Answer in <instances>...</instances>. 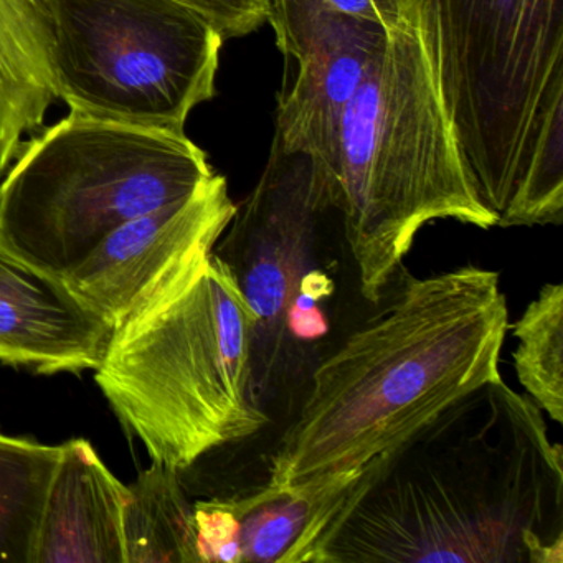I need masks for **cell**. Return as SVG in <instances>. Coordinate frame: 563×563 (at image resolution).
Instances as JSON below:
<instances>
[{"label":"cell","mask_w":563,"mask_h":563,"mask_svg":"<svg viewBox=\"0 0 563 563\" xmlns=\"http://www.w3.org/2000/svg\"><path fill=\"white\" fill-rule=\"evenodd\" d=\"M563 563V456L503 378L358 471L314 563Z\"/></svg>","instance_id":"6da1fadb"},{"label":"cell","mask_w":563,"mask_h":563,"mask_svg":"<svg viewBox=\"0 0 563 563\" xmlns=\"http://www.w3.org/2000/svg\"><path fill=\"white\" fill-rule=\"evenodd\" d=\"M509 329L496 272L466 265L408 278L394 301L312 372L279 438L272 486L361 470L466 391L500 378Z\"/></svg>","instance_id":"7a4b0ae2"},{"label":"cell","mask_w":563,"mask_h":563,"mask_svg":"<svg viewBox=\"0 0 563 563\" xmlns=\"http://www.w3.org/2000/svg\"><path fill=\"white\" fill-rule=\"evenodd\" d=\"M405 4L407 18L342 114L331 159L316 163L371 302L384 298L427 223L497 227L444 101L430 22L413 0Z\"/></svg>","instance_id":"3957f363"},{"label":"cell","mask_w":563,"mask_h":563,"mask_svg":"<svg viewBox=\"0 0 563 563\" xmlns=\"http://www.w3.org/2000/svg\"><path fill=\"white\" fill-rule=\"evenodd\" d=\"M252 345V311L212 253L113 329L95 380L151 461L180 471L268 423Z\"/></svg>","instance_id":"277c9868"},{"label":"cell","mask_w":563,"mask_h":563,"mask_svg":"<svg viewBox=\"0 0 563 563\" xmlns=\"http://www.w3.org/2000/svg\"><path fill=\"white\" fill-rule=\"evenodd\" d=\"M216 174L186 133L70 113L24 143L0 183V246L67 279L118 227Z\"/></svg>","instance_id":"5b68a950"},{"label":"cell","mask_w":563,"mask_h":563,"mask_svg":"<svg viewBox=\"0 0 563 563\" xmlns=\"http://www.w3.org/2000/svg\"><path fill=\"white\" fill-rule=\"evenodd\" d=\"M481 199L503 216L542 124L563 108V0H413Z\"/></svg>","instance_id":"8992f818"},{"label":"cell","mask_w":563,"mask_h":563,"mask_svg":"<svg viewBox=\"0 0 563 563\" xmlns=\"http://www.w3.org/2000/svg\"><path fill=\"white\" fill-rule=\"evenodd\" d=\"M58 98L70 113L186 133L216 97L223 37L173 0H47Z\"/></svg>","instance_id":"52a82bcc"},{"label":"cell","mask_w":563,"mask_h":563,"mask_svg":"<svg viewBox=\"0 0 563 563\" xmlns=\"http://www.w3.org/2000/svg\"><path fill=\"white\" fill-rule=\"evenodd\" d=\"M338 212L324 174L305 153L272 143L262 177L236 207L213 255L232 273L253 316L258 398L278 382L289 349L286 314L312 269L319 227Z\"/></svg>","instance_id":"ba28073f"},{"label":"cell","mask_w":563,"mask_h":563,"mask_svg":"<svg viewBox=\"0 0 563 563\" xmlns=\"http://www.w3.org/2000/svg\"><path fill=\"white\" fill-rule=\"evenodd\" d=\"M225 177L111 232L67 283L111 328L196 272L235 216Z\"/></svg>","instance_id":"9c48e42d"},{"label":"cell","mask_w":563,"mask_h":563,"mask_svg":"<svg viewBox=\"0 0 563 563\" xmlns=\"http://www.w3.org/2000/svg\"><path fill=\"white\" fill-rule=\"evenodd\" d=\"M390 32L354 18L329 19L285 65L273 141L325 166L342 114L384 57Z\"/></svg>","instance_id":"30bf717a"},{"label":"cell","mask_w":563,"mask_h":563,"mask_svg":"<svg viewBox=\"0 0 563 563\" xmlns=\"http://www.w3.org/2000/svg\"><path fill=\"white\" fill-rule=\"evenodd\" d=\"M111 335L67 279L0 246V362L45 375L97 371Z\"/></svg>","instance_id":"8fae6325"},{"label":"cell","mask_w":563,"mask_h":563,"mask_svg":"<svg viewBox=\"0 0 563 563\" xmlns=\"http://www.w3.org/2000/svg\"><path fill=\"white\" fill-rule=\"evenodd\" d=\"M130 489L84 438L62 444L35 542L34 563H126Z\"/></svg>","instance_id":"7c38bea8"},{"label":"cell","mask_w":563,"mask_h":563,"mask_svg":"<svg viewBox=\"0 0 563 563\" xmlns=\"http://www.w3.org/2000/svg\"><path fill=\"white\" fill-rule=\"evenodd\" d=\"M358 471L225 497L239 520L240 563H314Z\"/></svg>","instance_id":"4fadbf2b"},{"label":"cell","mask_w":563,"mask_h":563,"mask_svg":"<svg viewBox=\"0 0 563 563\" xmlns=\"http://www.w3.org/2000/svg\"><path fill=\"white\" fill-rule=\"evenodd\" d=\"M55 100L47 0H0V180Z\"/></svg>","instance_id":"5bb4252c"},{"label":"cell","mask_w":563,"mask_h":563,"mask_svg":"<svg viewBox=\"0 0 563 563\" xmlns=\"http://www.w3.org/2000/svg\"><path fill=\"white\" fill-rule=\"evenodd\" d=\"M128 489L124 562L199 563L194 503L179 470L153 461Z\"/></svg>","instance_id":"9a60e30c"},{"label":"cell","mask_w":563,"mask_h":563,"mask_svg":"<svg viewBox=\"0 0 563 563\" xmlns=\"http://www.w3.org/2000/svg\"><path fill=\"white\" fill-rule=\"evenodd\" d=\"M62 444L0 431V563H34L38 523Z\"/></svg>","instance_id":"2e32d148"},{"label":"cell","mask_w":563,"mask_h":563,"mask_svg":"<svg viewBox=\"0 0 563 563\" xmlns=\"http://www.w3.org/2000/svg\"><path fill=\"white\" fill-rule=\"evenodd\" d=\"M517 378L533 404L563 421V285L550 283L514 322Z\"/></svg>","instance_id":"e0dca14e"},{"label":"cell","mask_w":563,"mask_h":563,"mask_svg":"<svg viewBox=\"0 0 563 563\" xmlns=\"http://www.w3.org/2000/svg\"><path fill=\"white\" fill-rule=\"evenodd\" d=\"M332 18L361 19L391 32L407 18V4L405 0H268L266 12L285 62L298 57Z\"/></svg>","instance_id":"ac0fdd59"},{"label":"cell","mask_w":563,"mask_h":563,"mask_svg":"<svg viewBox=\"0 0 563 563\" xmlns=\"http://www.w3.org/2000/svg\"><path fill=\"white\" fill-rule=\"evenodd\" d=\"M199 563H240L239 520L225 497L194 503Z\"/></svg>","instance_id":"d6986e66"},{"label":"cell","mask_w":563,"mask_h":563,"mask_svg":"<svg viewBox=\"0 0 563 563\" xmlns=\"http://www.w3.org/2000/svg\"><path fill=\"white\" fill-rule=\"evenodd\" d=\"M202 15L227 38L245 37L266 22L268 0H173Z\"/></svg>","instance_id":"ffe728a7"},{"label":"cell","mask_w":563,"mask_h":563,"mask_svg":"<svg viewBox=\"0 0 563 563\" xmlns=\"http://www.w3.org/2000/svg\"><path fill=\"white\" fill-rule=\"evenodd\" d=\"M289 338L301 342L318 341L329 331V321L318 301L296 296L286 314Z\"/></svg>","instance_id":"44dd1931"}]
</instances>
